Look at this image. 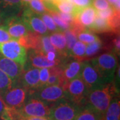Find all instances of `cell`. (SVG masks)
Instances as JSON below:
<instances>
[{"mask_svg":"<svg viewBox=\"0 0 120 120\" xmlns=\"http://www.w3.org/2000/svg\"><path fill=\"white\" fill-rule=\"evenodd\" d=\"M116 94H117V88L113 81L90 91L85 105L104 117L112 98Z\"/></svg>","mask_w":120,"mask_h":120,"instance_id":"1","label":"cell"},{"mask_svg":"<svg viewBox=\"0 0 120 120\" xmlns=\"http://www.w3.org/2000/svg\"><path fill=\"white\" fill-rule=\"evenodd\" d=\"M106 83L114 81L117 69V57L112 52H105L90 61Z\"/></svg>","mask_w":120,"mask_h":120,"instance_id":"2","label":"cell"},{"mask_svg":"<svg viewBox=\"0 0 120 120\" xmlns=\"http://www.w3.org/2000/svg\"><path fill=\"white\" fill-rule=\"evenodd\" d=\"M82 106L68 98L63 99L50 106L49 120H74Z\"/></svg>","mask_w":120,"mask_h":120,"instance_id":"3","label":"cell"},{"mask_svg":"<svg viewBox=\"0 0 120 120\" xmlns=\"http://www.w3.org/2000/svg\"><path fill=\"white\" fill-rule=\"evenodd\" d=\"M50 105L35 98L30 94L26 102L17 112L24 118L27 117H47L50 111Z\"/></svg>","mask_w":120,"mask_h":120,"instance_id":"4","label":"cell"},{"mask_svg":"<svg viewBox=\"0 0 120 120\" xmlns=\"http://www.w3.org/2000/svg\"><path fill=\"white\" fill-rule=\"evenodd\" d=\"M30 95L49 105H52L67 98L64 87L59 85L45 86L32 91Z\"/></svg>","mask_w":120,"mask_h":120,"instance_id":"5","label":"cell"},{"mask_svg":"<svg viewBox=\"0 0 120 120\" xmlns=\"http://www.w3.org/2000/svg\"><path fill=\"white\" fill-rule=\"evenodd\" d=\"M0 53L23 67L27 61L26 49L19 41L14 39L0 43Z\"/></svg>","mask_w":120,"mask_h":120,"instance_id":"6","label":"cell"},{"mask_svg":"<svg viewBox=\"0 0 120 120\" xmlns=\"http://www.w3.org/2000/svg\"><path fill=\"white\" fill-rule=\"evenodd\" d=\"M67 98L79 105H84L90 92L87 87L79 77L68 82L64 86Z\"/></svg>","mask_w":120,"mask_h":120,"instance_id":"7","label":"cell"},{"mask_svg":"<svg viewBox=\"0 0 120 120\" xmlns=\"http://www.w3.org/2000/svg\"><path fill=\"white\" fill-rule=\"evenodd\" d=\"M30 94V92L24 87L17 85L5 92L0 96V98L7 107L17 109L24 104Z\"/></svg>","mask_w":120,"mask_h":120,"instance_id":"8","label":"cell"},{"mask_svg":"<svg viewBox=\"0 0 120 120\" xmlns=\"http://www.w3.org/2000/svg\"><path fill=\"white\" fill-rule=\"evenodd\" d=\"M79 77L84 82L90 91L107 84L98 71L91 64L90 61H83Z\"/></svg>","mask_w":120,"mask_h":120,"instance_id":"9","label":"cell"},{"mask_svg":"<svg viewBox=\"0 0 120 120\" xmlns=\"http://www.w3.org/2000/svg\"><path fill=\"white\" fill-rule=\"evenodd\" d=\"M21 17L30 31L41 35H47L49 34L47 27L41 20L39 15L32 11L29 6L26 7L23 9Z\"/></svg>","mask_w":120,"mask_h":120,"instance_id":"10","label":"cell"},{"mask_svg":"<svg viewBox=\"0 0 120 120\" xmlns=\"http://www.w3.org/2000/svg\"><path fill=\"white\" fill-rule=\"evenodd\" d=\"M0 26L7 31L11 38L17 41L26 36L29 32L22 17L18 15L5 19Z\"/></svg>","mask_w":120,"mask_h":120,"instance_id":"11","label":"cell"},{"mask_svg":"<svg viewBox=\"0 0 120 120\" xmlns=\"http://www.w3.org/2000/svg\"><path fill=\"white\" fill-rule=\"evenodd\" d=\"M18 85L31 93L39 87V69L25 64Z\"/></svg>","mask_w":120,"mask_h":120,"instance_id":"12","label":"cell"},{"mask_svg":"<svg viewBox=\"0 0 120 120\" xmlns=\"http://www.w3.org/2000/svg\"><path fill=\"white\" fill-rule=\"evenodd\" d=\"M0 70L11 79L13 87L18 85L23 71V66L0 53Z\"/></svg>","mask_w":120,"mask_h":120,"instance_id":"13","label":"cell"},{"mask_svg":"<svg viewBox=\"0 0 120 120\" xmlns=\"http://www.w3.org/2000/svg\"><path fill=\"white\" fill-rule=\"evenodd\" d=\"M83 61L77 59H69L68 57L63 60L59 65L61 68L63 77L68 82L79 77L82 71Z\"/></svg>","mask_w":120,"mask_h":120,"instance_id":"14","label":"cell"},{"mask_svg":"<svg viewBox=\"0 0 120 120\" xmlns=\"http://www.w3.org/2000/svg\"><path fill=\"white\" fill-rule=\"evenodd\" d=\"M26 64L30 67L35 68H50L60 65V61H50L43 53L35 49H29L28 53H27Z\"/></svg>","mask_w":120,"mask_h":120,"instance_id":"15","label":"cell"},{"mask_svg":"<svg viewBox=\"0 0 120 120\" xmlns=\"http://www.w3.org/2000/svg\"><path fill=\"white\" fill-rule=\"evenodd\" d=\"M23 8L21 0H0V14L4 19L17 16Z\"/></svg>","mask_w":120,"mask_h":120,"instance_id":"16","label":"cell"},{"mask_svg":"<svg viewBox=\"0 0 120 120\" xmlns=\"http://www.w3.org/2000/svg\"><path fill=\"white\" fill-rule=\"evenodd\" d=\"M96 16L97 13L95 9L93 6H89L80 9L77 16L73 18H75L79 24L85 29L89 30L94 23Z\"/></svg>","mask_w":120,"mask_h":120,"instance_id":"17","label":"cell"},{"mask_svg":"<svg viewBox=\"0 0 120 120\" xmlns=\"http://www.w3.org/2000/svg\"><path fill=\"white\" fill-rule=\"evenodd\" d=\"M49 38L52 44L62 60L69 57L67 52L66 39L63 32H53L49 35Z\"/></svg>","mask_w":120,"mask_h":120,"instance_id":"18","label":"cell"},{"mask_svg":"<svg viewBox=\"0 0 120 120\" xmlns=\"http://www.w3.org/2000/svg\"><path fill=\"white\" fill-rule=\"evenodd\" d=\"M103 120H120V101L119 94L112 98L104 115Z\"/></svg>","mask_w":120,"mask_h":120,"instance_id":"19","label":"cell"},{"mask_svg":"<svg viewBox=\"0 0 120 120\" xmlns=\"http://www.w3.org/2000/svg\"><path fill=\"white\" fill-rule=\"evenodd\" d=\"M49 70V76L45 86L59 85L64 87L67 83V82L65 81L63 77L62 69L60 65H56L54 67L50 68Z\"/></svg>","mask_w":120,"mask_h":120,"instance_id":"20","label":"cell"},{"mask_svg":"<svg viewBox=\"0 0 120 120\" xmlns=\"http://www.w3.org/2000/svg\"><path fill=\"white\" fill-rule=\"evenodd\" d=\"M104 117L87 105H82L74 120H103Z\"/></svg>","mask_w":120,"mask_h":120,"instance_id":"21","label":"cell"},{"mask_svg":"<svg viewBox=\"0 0 120 120\" xmlns=\"http://www.w3.org/2000/svg\"><path fill=\"white\" fill-rule=\"evenodd\" d=\"M91 32H97V33H105L112 31L109 26L107 19L101 18L99 16H96L94 23L89 29Z\"/></svg>","mask_w":120,"mask_h":120,"instance_id":"22","label":"cell"},{"mask_svg":"<svg viewBox=\"0 0 120 120\" xmlns=\"http://www.w3.org/2000/svg\"><path fill=\"white\" fill-rule=\"evenodd\" d=\"M86 45L81 41H77L73 45L72 49L69 53V56H71L75 59L80 60L86 56Z\"/></svg>","mask_w":120,"mask_h":120,"instance_id":"23","label":"cell"},{"mask_svg":"<svg viewBox=\"0 0 120 120\" xmlns=\"http://www.w3.org/2000/svg\"><path fill=\"white\" fill-rule=\"evenodd\" d=\"M77 38L79 40V41L85 44H90L99 39L97 35L87 29L78 33L77 34Z\"/></svg>","mask_w":120,"mask_h":120,"instance_id":"24","label":"cell"},{"mask_svg":"<svg viewBox=\"0 0 120 120\" xmlns=\"http://www.w3.org/2000/svg\"><path fill=\"white\" fill-rule=\"evenodd\" d=\"M66 39V47H67V52L69 56V53H70L71 50L72 49L73 45L77 41V34L71 29L65 30L63 32Z\"/></svg>","mask_w":120,"mask_h":120,"instance_id":"25","label":"cell"},{"mask_svg":"<svg viewBox=\"0 0 120 120\" xmlns=\"http://www.w3.org/2000/svg\"><path fill=\"white\" fill-rule=\"evenodd\" d=\"M40 52L43 53V54L45 55V56H46L47 53L51 52H55V53H57L58 54V52H57V50L55 49V47H53V45H52L50 40H49V35H41V43H40Z\"/></svg>","mask_w":120,"mask_h":120,"instance_id":"26","label":"cell"},{"mask_svg":"<svg viewBox=\"0 0 120 120\" xmlns=\"http://www.w3.org/2000/svg\"><path fill=\"white\" fill-rule=\"evenodd\" d=\"M39 16L43 23H45V25L47 27V30H49L51 32H63L57 26H56L55 22L53 20L52 17L49 13H42V14H40Z\"/></svg>","mask_w":120,"mask_h":120,"instance_id":"27","label":"cell"},{"mask_svg":"<svg viewBox=\"0 0 120 120\" xmlns=\"http://www.w3.org/2000/svg\"><path fill=\"white\" fill-rule=\"evenodd\" d=\"M13 87L11 79L1 70H0V96Z\"/></svg>","mask_w":120,"mask_h":120,"instance_id":"28","label":"cell"},{"mask_svg":"<svg viewBox=\"0 0 120 120\" xmlns=\"http://www.w3.org/2000/svg\"><path fill=\"white\" fill-rule=\"evenodd\" d=\"M107 20L112 32L116 35L120 34V12L115 11L113 15Z\"/></svg>","mask_w":120,"mask_h":120,"instance_id":"29","label":"cell"},{"mask_svg":"<svg viewBox=\"0 0 120 120\" xmlns=\"http://www.w3.org/2000/svg\"><path fill=\"white\" fill-rule=\"evenodd\" d=\"M102 47V42L100 39H98L94 42L90 43L86 46V57H92L98 53Z\"/></svg>","mask_w":120,"mask_h":120,"instance_id":"30","label":"cell"},{"mask_svg":"<svg viewBox=\"0 0 120 120\" xmlns=\"http://www.w3.org/2000/svg\"><path fill=\"white\" fill-rule=\"evenodd\" d=\"M47 13L51 15V17H52L53 20L54 21L55 23L56 24V26H57L62 31L66 30H68V29L70 28L71 25L69 23H68L63 21L61 19V17L59 16V15H58V13H57V11H48Z\"/></svg>","mask_w":120,"mask_h":120,"instance_id":"31","label":"cell"},{"mask_svg":"<svg viewBox=\"0 0 120 120\" xmlns=\"http://www.w3.org/2000/svg\"><path fill=\"white\" fill-rule=\"evenodd\" d=\"M30 8L32 11L38 14H42V13H47V9L45 8L43 2L41 0H31L29 3Z\"/></svg>","mask_w":120,"mask_h":120,"instance_id":"32","label":"cell"},{"mask_svg":"<svg viewBox=\"0 0 120 120\" xmlns=\"http://www.w3.org/2000/svg\"><path fill=\"white\" fill-rule=\"evenodd\" d=\"M116 9L113 8L112 5H110L109 8L104 10H99L96 11L97 15L101 18H103L105 19H108L109 17H111L113 15Z\"/></svg>","mask_w":120,"mask_h":120,"instance_id":"33","label":"cell"},{"mask_svg":"<svg viewBox=\"0 0 120 120\" xmlns=\"http://www.w3.org/2000/svg\"><path fill=\"white\" fill-rule=\"evenodd\" d=\"M49 76V70L48 68L39 69V87L45 86Z\"/></svg>","mask_w":120,"mask_h":120,"instance_id":"34","label":"cell"},{"mask_svg":"<svg viewBox=\"0 0 120 120\" xmlns=\"http://www.w3.org/2000/svg\"><path fill=\"white\" fill-rule=\"evenodd\" d=\"M92 5L93 7L98 11L106 9L111 5L107 0H93Z\"/></svg>","mask_w":120,"mask_h":120,"instance_id":"35","label":"cell"},{"mask_svg":"<svg viewBox=\"0 0 120 120\" xmlns=\"http://www.w3.org/2000/svg\"><path fill=\"white\" fill-rule=\"evenodd\" d=\"M112 50L113 53H114L116 55H120V35H117L116 38L112 40Z\"/></svg>","mask_w":120,"mask_h":120,"instance_id":"36","label":"cell"},{"mask_svg":"<svg viewBox=\"0 0 120 120\" xmlns=\"http://www.w3.org/2000/svg\"><path fill=\"white\" fill-rule=\"evenodd\" d=\"M93 0H73V4L79 9L86 8L87 7L91 6Z\"/></svg>","mask_w":120,"mask_h":120,"instance_id":"37","label":"cell"},{"mask_svg":"<svg viewBox=\"0 0 120 120\" xmlns=\"http://www.w3.org/2000/svg\"><path fill=\"white\" fill-rule=\"evenodd\" d=\"M12 39H13L11 38V36L7 32V31L0 26V43H5Z\"/></svg>","mask_w":120,"mask_h":120,"instance_id":"38","label":"cell"},{"mask_svg":"<svg viewBox=\"0 0 120 120\" xmlns=\"http://www.w3.org/2000/svg\"><path fill=\"white\" fill-rule=\"evenodd\" d=\"M57 12L58 15H59V16L61 17V19L63 21H64V22L68 23H69L70 25H71V23L73 22V17L71 14L62 13V12H60V11H57Z\"/></svg>","mask_w":120,"mask_h":120,"instance_id":"39","label":"cell"},{"mask_svg":"<svg viewBox=\"0 0 120 120\" xmlns=\"http://www.w3.org/2000/svg\"><path fill=\"white\" fill-rule=\"evenodd\" d=\"M8 107L6 106L3 100L0 98V119L8 111Z\"/></svg>","mask_w":120,"mask_h":120,"instance_id":"40","label":"cell"},{"mask_svg":"<svg viewBox=\"0 0 120 120\" xmlns=\"http://www.w3.org/2000/svg\"><path fill=\"white\" fill-rule=\"evenodd\" d=\"M23 120H49L47 117H27Z\"/></svg>","mask_w":120,"mask_h":120,"instance_id":"41","label":"cell"},{"mask_svg":"<svg viewBox=\"0 0 120 120\" xmlns=\"http://www.w3.org/2000/svg\"><path fill=\"white\" fill-rule=\"evenodd\" d=\"M21 1H22L23 6L24 8H26V7H27L29 5V3H30V1L31 0H21Z\"/></svg>","mask_w":120,"mask_h":120,"instance_id":"42","label":"cell"},{"mask_svg":"<svg viewBox=\"0 0 120 120\" xmlns=\"http://www.w3.org/2000/svg\"><path fill=\"white\" fill-rule=\"evenodd\" d=\"M116 1H117V0H108V2L110 3V4L112 5H113L114 4Z\"/></svg>","mask_w":120,"mask_h":120,"instance_id":"43","label":"cell"},{"mask_svg":"<svg viewBox=\"0 0 120 120\" xmlns=\"http://www.w3.org/2000/svg\"><path fill=\"white\" fill-rule=\"evenodd\" d=\"M4 21V18H3V17L1 15V14H0V26L2 24V23H3V22Z\"/></svg>","mask_w":120,"mask_h":120,"instance_id":"44","label":"cell"},{"mask_svg":"<svg viewBox=\"0 0 120 120\" xmlns=\"http://www.w3.org/2000/svg\"><path fill=\"white\" fill-rule=\"evenodd\" d=\"M51 1H53V0H51Z\"/></svg>","mask_w":120,"mask_h":120,"instance_id":"45","label":"cell"},{"mask_svg":"<svg viewBox=\"0 0 120 120\" xmlns=\"http://www.w3.org/2000/svg\"></svg>","mask_w":120,"mask_h":120,"instance_id":"46","label":"cell"}]
</instances>
